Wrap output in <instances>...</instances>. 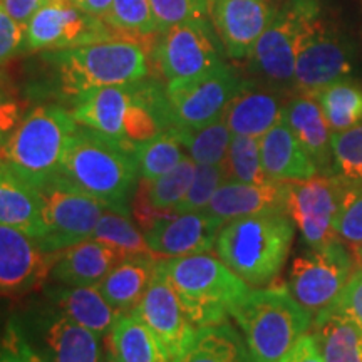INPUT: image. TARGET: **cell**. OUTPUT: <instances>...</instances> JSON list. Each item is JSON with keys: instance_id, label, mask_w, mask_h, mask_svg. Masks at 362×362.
Instances as JSON below:
<instances>
[{"instance_id": "cell-41", "label": "cell", "mask_w": 362, "mask_h": 362, "mask_svg": "<svg viewBox=\"0 0 362 362\" xmlns=\"http://www.w3.org/2000/svg\"><path fill=\"white\" fill-rule=\"evenodd\" d=\"M336 173L349 181H362V124L332 133Z\"/></svg>"}, {"instance_id": "cell-53", "label": "cell", "mask_w": 362, "mask_h": 362, "mask_svg": "<svg viewBox=\"0 0 362 362\" xmlns=\"http://www.w3.org/2000/svg\"><path fill=\"white\" fill-rule=\"evenodd\" d=\"M361 7H362V0H361Z\"/></svg>"}, {"instance_id": "cell-3", "label": "cell", "mask_w": 362, "mask_h": 362, "mask_svg": "<svg viewBox=\"0 0 362 362\" xmlns=\"http://www.w3.org/2000/svg\"><path fill=\"white\" fill-rule=\"evenodd\" d=\"M133 151L79 124L67 146L61 175L107 210L129 216L131 202L141 180Z\"/></svg>"}, {"instance_id": "cell-34", "label": "cell", "mask_w": 362, "mask_h": 362, "mask_svg": "<svg viewBox=\"0 0 362 362\" xmlns=\"http://www.w3.org/2000/svg\"><path fill=\"white\" fill-rule=\"evenodd\" d=\"M178 141L183 144L187 156L197 165L223 166L228 153L232 131L226 126L223 116L203 128H170Z\"/></svg>"}, {"instance_id": "cell-21", "label": "cell", "mask_w": 362, "mask_h": 362, "mask_svg": "<svg viewBox=\"0 0 362 362\" xmlns=\"http://www.w3.org/2000/svg\"><path fill=\"white\" fill-rule=\"evenodd\" d=\"M282 119L309 153L319 175H337L334 166L332 129L319 101L309 94H297L285 103Z\"/></svg>"}, {"instance_id": "cell-5", "label": "cell", "mask_w": 362, "mask_h": 362, "mask_svg": "<svg viewBox=\"0 0 362 362\" xmlns=\"http://www.w3.org/2000/svg\"><path fill=\"white\" fill-rule=\"evenodd\" d=\"M78 128L72 112L61 104H37L25 112L0 149V161L30 187L42 188L61 175L67 146Z\"/></svg>"}, {"instance_id": "cell-35", "label": "cell", "mask_w": 362, "mask_h": 362, "mask_svg": "<svg viewBox=\"0 0 362 362\" xmlns=\"http://www.w3.org/2000/svg\"><path fill=\"white\" fill-rule=\"evenodd\" d=\"M134 158L138 163L139 178L153 181L175 168L187 158L183 144L178 141L171 129H166L155 138L134 146Z\"/></svg>"}, {"instance_id": "cell-52", "label": "cell", "mask_w": 362, "mask_h": 362, "mask_svg": "<svg viewBox=\"0 0 362 362\" xmlns=\"http://www.w3.org/2000/svg\"><path fill=\"white\" fill-rule=\"evenodd\" d=\"M4 312H6V309H4L2 302H0V336H2L4 327H6V322H7V320H4Z\"/></svg>"}, {"instance_id": "cell-6", "label": "cell", "mask_w": 362, "mask_h": 362, "mask_svg": "<svg viewBox=\"0 0 362 362\" xmlns=\"http://www.w3.org/2000/svg\"><path fill=\"white\" fill-rule=\"evenodd\" d=\"M237 322L255 362H277L310 332L314 317L287 287L250 288L232 307Z\"/></svg>"}, {"instance_id": "cell-36", "label": "cell", "mask_w": 362, "mask_h": 362, "mask_svg": "<svg viewBox=\"0 0 362 362\" xmlns=\"http://www.w3.org/2000/svg\"><path fill=\"white\" fill-rule=\"evenodd\" d=\"M90 238L116 248L117 252L123 253L124 259L126 257L153 253L151 248L148 247L143 230H139L128 215L116 214L111 210L104 211Z\"/></svg>"}, {"instance_id": "cell-12", "label": "cell", "mask_w": 362, "mask_h": 362, "mask_svg": "<svg viewBox=\"0 0 362 362\" xmlns=\"http://www.w3.org/2000/svg\"><path fill=\"white\" fill-rule=\"evenodd\" d=\"M223 47L211 24H180L158 35L153 61L165 84L198 78L223 64Z\"/></svg>"}, {"instance_id": "cell-46", "label": "cell", "mask_w": 362, "mask_h": 362, "mask_svg": "<svg viewBox=\"0 0 362 362\" xmlns=\"http://www.w3.org/2000/svg\"><path fill=\"white\" fill-rule=\"evenodd\" d=\"M329 310V309H327ZM330 310L337 312L349 319L352 324L357 325L362 330V269L356 265L354 274L347 284V287L344 288L341 297L337 298V302L330 307Z\"/></svg>"}, {"instance_id": "cell-11", "label": "cell", "mask_w": 362, "mask_h": 362, "mask_svg": "<svg viewBox=\"0 0 362 362\" xmlns=\"http://www.w3.org/2000/svg\"><path fill=\"white\" fill-rule=\"evenodd\" d=\"M247 84L225 62L198 78L165 84L173 128H203L220 119L228 103Z\"/></svg>"}, {"instance_id": "cell-9", "label": "cell", "mask_w": 362, "mask_h": 362, "mask_svg": "<svg viewBox=\"0 0 362 362\" xmlns=\"http://www.w3.org/2000/svg\"><path fill=\"white\" fill-rule=\"evenodd\" d=\"M40 230L37 245L45 253H59L93 237L99 218L107 210L62 175L39 188Z\"/></svg>"}, {"instance_id": "cell-20", "label": "cell", "mask_w": 362, "mask_h": 362, "mask_svg": "<svg viewBox=\"0 0 362 362\" xmlns=\"http://www.w3.org/2000/svg\"><path fill=\"white\" fill-rule=\"evenodd\" d=\"M221 225L269 211H287V183H240L223 181L205 208Z\"/></svg>"}, {"instance_id": "cell-50", "label": "cell", "mask_w": 362, "mask_h": 362, "mask_svg": "<svg viewBox=\"0 0 362 362\" xmlns=\"http://www.w3.org/2000/svg\"><path fill=\"white\" fill-rule=\"evenodd\" d=\"M351 252H352V255H354L356 265L362 269V247H351Z\"/></svg>"}, {"instance_id": "cell-38", "label": "cell", "mask_w": 362, "mask_h": 362, "mask_svg": "<svg viewBox=\"0 0 362 362\" xmlns=\"http://www.w3.org/2000/svg\"><path fill=\"white\" fill-rule=\"evenodd\" d=\"M194 173H197V163L187 156L173 170L160 178L153 181L141 180L146 188L149 203L158 210L175 211L192 187Z\"/></svg>"}, {"instance_id": "cell-51", "label": "cell", "mask_w": 362, "mask_h": 362, "mask_svg": "<svg viewBox=\"0 0 362 362\" xmlns=\"http://www.w3.org/2000/svg\"><path fill=\"white\" fill-rule=\"evenodd\" d=\"M101 362H119V359H117V357L112 354L110 349H106V354H104Z\"/></svg>"}, {"instance_id": "cell-31", "label": "cell", "mask_w": 362, "mask_h": 362, "mask_svg": "<svg viewBox=\"0 0 362 362\" xmlns=\"http://www.w3.org/2000/svg\"><path fill=\"white\" fill-rule=\"evenodd\" d=\"M314 334L325 362H362V330L334 310L314 317Z\"/></svg>"}, {"instance_id": "cell-29", "label": "cell", "mask_w": 362, "mask_h": 362, "mask_svg": "<svg viewBox=\"0 0 362 362\" xmlns=\"http://www.w3.org/2000/svg\"><path fill=\"white\" fill-rule=\"evenodd\" d=\"M107 349L119 362H173L155 334L133 312L121 314L112 325Z\"/></svg>"}, {"instance_id": "cell-33", "label": "cell", "mask_w": 362, "mask_h": 362, "mask_svg": "<svg viewBox=\"0 0 362 362\" xmlns=\"http://www.w3.org/2000/svg\"><path fill=\"white\" fill-rule=\"evenodd\" d=\"M322 107L332 133H341L362 124V86L342 79L314 94Z\"/></svg>"}, {"instance_id": "cell-23", "label": "cell", "mask_w": 362, "mask_h": 362, "mask_svg": "<svg viewBox=\"0 0 362 362\" xmlns=\"http://www.w3.org/2000/svg\"><path fill=\"white\" fill-rule=\"evenodd\" d=\"M284 99L280 90L247 81L228 103L223 119L233 136L262 138L282 119Z\"/></svg>"}, {"instance_id": "cell-16", "label": "cell", "mask_w": 362, "mask_h": 362, "mask_svg": "<svg viewBox=\"0 0 362 362\" xmlns=\"http://www.w3.org/2000/svg\"><path fill=\"white\" fill-rule=\"evenodd\" d=\"M133 314L148 325L173 362L178 361L188 349L198 329L192 324L181 305L163 267V260L158 264L151 284Z\"/></svg>"}, {"instance_id": "cell-14", "label": "cell", "mask_w": 362, "mask_h": 362, "mask_svg": "<svg viewBox=\"0 0 362 362\" xmlns=\"http://www.w3.org/2000/svg\"><path fill=\"white\" fill-rule=\"evenodd\" d=\"M103 19L83 11L74 0H47L25 27V51H56L115 39Z\"/></svg>"}, {"instance_id": "cell-47", "label": "cell", "mask_w": 362, "mask_h": 362, "mask_svg": "<svg viewBox=\"0 0 362 362\" xmlns=\"http://www.w3.org/2000/svg\"><path fill=\"white\" fill-rule=\"evenodd\" d=\"M277 362H325L314 334L307 332L296 346Z\"/></svg>"}, {"instance_id": "cell-18", "label": "cell", "mask_w": 362, "mask_h": 362, "mask_svg": "<svg viewBox=\"0 0 362 362\" xmlns=\"http://www.w3.org/2000/svg\"><path fill=\"white\" fill-rule=\"evenodd\" d=\"M275 8L269 0H210V21L225 54L247 59L269 27Z\"/></svg>"}, {"instance_id": "cell-42", "label": "cell", "mask_w": 362, "mask_h": 362, "mask_svg": "<svg viewBox=\"0 0 362 362\" xmlns=\"http://www.w3.org/2000/svg\"><path fill=\"white\" fill-rule=\"evenodd\" d=\"M225 181L223 166L215 165H197V173L192 181L188 193L176 206V214H188V211H203L211 202L216 189Z\"/></svg>"}, {"instance_id": "cell-37", "label": "cell", "mask_w": 362, "mask_h": 362, "mask_svg": "<svg viewBox=\"0 0 362 362\" xmlns=\"http://www.w3.org/2000/svg\"><path fill=\"white\" fill-rule=\"evenodd\" d=\"M225 180L240 183H267L260 158V138L232 136L223 163Z\"/></svg>"}, {"instance_id": "cell-48", "label": "cell", "mask_w": 362, "mask_h": 362, "mask_svg": "<svg viewBox=\"0 0 362 362\" xmlns=\"http://www.w3.org/2000/svg\"><path fill=\"white\" fill-rule=\"evenodd\" d=\"M13 21L19 22L22 27H27L33 16L39 11L44 0H0Z\"/></svg>"}, {"instance_id": "cell-27", "label": "cell", "mask_w": 362, "mask_h": 362, "mask_svg": "<svg viewBox=\"0 0 362 362\" xmlns=\"http://www.w3.org/2000/svg\"><path fill=\"white\" fill-rule=\"evenodd\" d=\"M161 260L155 253L126 257L99 282L98 288L117 312H133L146 293Z\"/></svg>"}, {"instance_id": "cell-43", "label": "cell", "mask_w": 362, "mask_h": 362, "mask_svg": "<svg viewBox=\"0 0 362 362\" xmlns=\"http://www.w3.org/2000/svg\"><path fill=\"white\" fill-rule=\"evenodd\" d=\"M25 112L21 89L6 71L0 69V149L19 126Z\"/></svg>"}, {"instance_id": "cell-32", "label": "cell", "mask_w": 362, "mask_h": 362, "mask_svg": "<svg viewBox=\"0 0 362 362\" xmlns=\"http://www.w3.org/2000/svg\"><path fill=\"white\" fill-rule=\"evenodd\" d=\"M104 22L115 30L117 37L144 45L151 59L153 47L160 35L151 0H112L111 11Z\"/></svg>"}, {"instance_id": "cell-2", "label": "cell", "mask_w": 362, "mask_h": 362, "mask_svg": "<svg viewBox=\"0 0 362 362\" xmlns=\"http://www.w3.org/2000/svg\"><path fill=\"white\" fill-rule=\"evenodd\" d=\"M71 112L78 124L131 149L173 128L165 86L148 78L89 90L72 103Z\"/></svg>"}, {"instance_id": "cell-40", "label": "cell", "mask_w": 362, "mask_h": 362, "mask_svg": "<svg viewBox=\"0 0 362 362\" xmlns=\"http://www.w3.org/2000/svg\"><path fill=\"white\" fill-rule=\"evenodd\" d=\"M334 228L346 245L362 247V181L346 180Z\"/></svg>"}, {"instance_id": "cell-28", "label": "cell", "mask_w": 362, "mask_h": 362, "mask_svg": "<svg viewBox=\"0 0 362 362\" xmlns=\"http://www.w3.org/2000/svg\"><path fill=\"white\" fill-rule=\"evenodd\" d=\"M0 225L19 228L34 240L40 230V194L0 161Z\"/></svg>"}, {"instance_id": "cell-39", "label": "cell", "mask_w": 362, "mask_h": 362, "mask_svg": "<svg viewBox=\"0 0 362 362\" xmlns=\"http://www.w3.org/2000/svg\"><path fill=\"white\" fill-rule=\"evenodd\" d=\"M158 33L180 24H211L210 0H151Z\"/></svg>"}, {"instance_id": "cell-54", "label": "cell", "mask_w": 362, "mask_h": 362, "mask_svg": "<svg viewBox=\"0 0 362 362\" xmlns=\"http://www.w3.org/2000/svg\"><path fill=\"white\" fill-rule=\"evenodd\" d=\"M44 2H47V0H44Z\"/></svg>"}, {"instance_id": "cell-25", "label": "cell", "mask_w": 362, "mask_h": 362, "mask_svg": "<svg viewBox=\"0 0 362 362\" xmlns=\"http://www.w3.org/2000/svg\"><path fill=\"white\" fill-rule=\"evenodd\" d=\"M123 259V253L99 240H83L57 253L51 280L62 285H99Z\"/></svg>"}, {"instance_id": "cell-1", "label": "cell", "mask_w": 362, "mask_h": 362, "mask_svg": "<svg viewBox=\"0 0 362 362\" xmlns=\"http://www.w3.org/2000/svg\"><path fill=\"white\" fill-rule=\"evenodd\" d=\"M42 81L35 93L71 104L89 90L148 78L149 52L123 37L56 51H40Z\"/></svg>"}, {"instance_id": "cell-45", "label": "cell", "mask_w": 362, "mask_h": 362, "mask_svg": "<svg viewBox=\"0 0 362 362\" xmlns=\"http://www.w3.org/2000/svg\"><path fill=\"white\" fill-rule=\"evenodd\" d=\"M25 51V27L8 16L0 2V66Z\"/></svg>"}, {"instance_id": "cell-8", "label": "cell", "mask_w": 362, "mask_h": 362, "mask_svg": "<svg viewBox=\"0 0 362 362\" xmlns=\"http://www.w3.org/2000/svg\"><path fill=\"white\" fill-rule=\"evenodd\" d=\"M319 0H285L248 56L250 72L262 86L280 93L293 90L300 40L319 19Z\"/></svg>"}, {"instance_id": "cell-49", "label": "cell", "mask_w": 362, "mask_h": 362, "mask_svg": "<svg viewBox=\"0 0 362 362\" xmlns=\"http://www.w3.org/2000/svg\"><path fill=\"white\" fill-rule=\"evenodd\" d=\"M78 6L88 13L99 17V19H106V16L111 11L112 0H74Z\"/></svg>"}, {"instance_id": "cell-30", "label": "cell", "mask_w": 362, "mask_h": 362, "mask_svg": "<svg viewBox=\"0 0 362 362\" xmlns=\"http://www.w3.org/2000/svg\"><path fill=\"white\" fill-rule=\"evenodd\" d=\"M176 362H255L245 339L233 325L220 322L198 327L188 349Z\"/></svg>"}, {"instance_id": "cell-17", "label": "cell", "mask_w": 362, "mask_h": 362, "mask_svg": "<svg viewBox=\"0 0 362 362\" xmlns=\"http://www.w3.org/2000/svg\"><path fill=\"white\" fill-rule=\"evenodd\" d=\"M56 255L45 253L22 230L0 225V297L25 296L42 287Z\"/></svg>"}, {"instance_id": "cell-26", "label": "cell", "mask_w": 362, "mask_h": 362, "mask_svg": "<svg viewBox=\"0 0 362 362\" xmlns=\"http://www.w3.org/2000/svg\"><path fill=\"white\" fill-rule=\"evenodd\" d=\"M260 158L267 178L277 183H293L319 175L315 163L284 119L260 138Z\"/></svg>"}, {"instance_id": "cell-13", "label": "cell", "mask_w": 362, "mask_h": 362, "mask_svg": "<svg viewBox=\"0 0 362 362\" xmlns=\"http://www.w3.org/2000/svg\"><path fill=\"white\" fill-rule=\"evenodd\" d=\"M352 69L354 49L351 42L319 17L298 45L293 90L314 96L337 81L349 79Z\"/></svg>"}, {"instance_id": "cell-22", "label": "cell", "mask_w": 362, "mask_h": 362, "mask_svg": "<svg viewBox=\"0 0 362 362\" xmlns=\"http://www.w3.org/2000/svg\"><path fill=\"white\" fill-rule=\"evenodd\" d=\"M34 312L51 362H101V336L51 305Z\"/></svg>"}, {"instance_id": "cell-19", "label": "cell", "mask_w": 362, "mask_h": 362, "mask_svg": "<svg viewBox=\"0 0 362 362\" xmlns=\"http://www.w3.org/2000/svg\"><path fill=\"white\" fill-rule=\"evenodd\" d=\"M221 226L203 210L175 214L143 233L153 253L161 259H178L214 250Z\"/></svg>"}, {"instance_id": "cell-7", "label": "cell", "mask_w": 362, "mask_h": 362, "mask_svg": "<svg viewBox=\"0 0 362 362\" xmlns=\"http://www.w3.org/2000/svg\"><path fill=\"white\" fill-rule=\"evenodd\" d=\"M166 275L194 327L225 322L250 285L210 253L163 259Z\"/></svg>"}, {"instance_id": "cell-15", "label": "cell", "mask_w": 362, "mask_h": 362, "mask_svg": "<svg viewBox=\"0 0 362 362\" xmlns=\"http://www.w3.org/2000/svg\"><path fill=\"white\" fill-rule=\"evenodd\" d=\"M346 180L339 175H315L287 183V214L307 248H320L337 240L336 218Z\"/></svg>"}, {"instance_id": "cell-4", "label": "cell", "mask_w": 362, "mask_h": 362, "mask_svg": "<svg viewBox=\"0 0 362 362\" xmlns=\"http://www.w3.org/2000/svg\"><path fill=\"white\" fill-rule=\"evenodd\" d=\"M296 225L287 211L243 216L221 226L216 257L252 288L275 282L291 253Z\"/></svg>"}, {"instance_id": "cell-44", "label": "cell", "mask_w": 362, "mask_h": 362, "mask_svg": "<svg viewBox=\"0 0 362 362\" xmlns=\"http://www.w3.org/2000/svg\"><path fill=\"white\" fill-rule=\"evenodd\" d=\"M0 362H47L29 341L17 317H8L0 336Z\"/></svg>"}, {"instance_id": "cell-10", "label": "cell", "mask_w": 362, "mask_h": 362, "mask_svg": "<svg viewBox=\"0 0 362 362\" xmlns=\"http://www.w3.org/2000/svg\"><path fill=\"white\" fill-rule=\"evenodd\" d=\"M356 270L351 247L342 240H332L320 248H307L293 259L287 285L293 298L312 317L337 302Z\"/></svg>"}, {"instance_id": "cell-24", "label": "cell", "mask_w": 362, "mask_h": 362, "mask_svg": "<svg viewBox=\"0 0 362 362\" xmlns=\"http://www.w3.org/2000/svg\"><path fill=\"white\" fill-rule=\"evenodd\" d=\"M44 298L57 312L101 337L111 332L112 325L121 315V312H117L104 298L98 285H62L52 282V285L44 288Z\"/></svg>"}]
</instances>
